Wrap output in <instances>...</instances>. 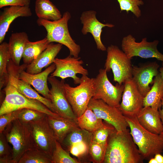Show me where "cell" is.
Returning <instances> with one entry per match:
<instances>
[{"instance_id":"obj_1","label":"cell","mask_w":163,"mask_h":163,"mask_svg":"<svg viewBox=\"0 0 163 163\" xmlns=\"http://www.w3.org/2000/svg\"><path fill=\"white\" fill-rule=\"evenodd\" d=\"M27 65H16L11 59L7 66L8 81L4 88L5 97L0 108V115L24 108L37 110L54 117H61L54 113L40 101L27 97L18 90L17 84L21 72L26 69Z\"/></svg>"},{"instance_id":"obj_2","label":"cell","mask_w":163,"mask_h":163,"mask_svg":"<svg viewBox=\"0 0 163 163\" xmlns=\"http://www.w3.org/2000/svg\"><path fill=\"white\" fill-rule=\"evenodd\" d=\"M144 159L128 129L110 134L104 163H142Z\"/></svg>"},{"instance_id":"obj_3","label":"cell","mask_w":163,"mask_h":163,"mask_svg":"<svg viewBox=\"0 0 163 163\" xmlns=\"http://www.w3.org/2000/svg\"><path fill=\"white\" fill-rule=\"evenodd\" d=\"M125 117L130 133L144 160H149L156 154L163 152V142L159 135L153 133L144 128L136 117Z\"/></svg>"},{"instance_id":"obj_4","label":"cell","mask_w":163,"mask_h":163,"mask_svg":"<svg viewBox=\"0 0 163 163\" xmlns=\"http://www.w3.org/2000/svg\"><path fill=\"white\" fill-rule=\"evenodd\" d=\"M6 127L3 133L12 146V163H18L23 155L27 151L37 149L28 123L22 122L17 119Z\"/></svg>"},{"instance_id":"obj_5","label":"cell","mask_w":163,"mask_h":163,"mask_svg":"<svg viewBox=\"0 0 163 163\" xmlns=\"http://www.w3.org/2000/svg\"><path fill=\"white\" fill-rule=\"evenodd\" d=\"M71 18L68 11L64 12L61 18L55 21L38 18V25L43 27L47 32L46 37L50 43L55 42L65 46L69 49L70 55L78 57L81 48L71 37L68 27V22Z\"/></svg>"},{"instance_id":"obj_6","label":"cell","mask_w":163,"mask_h":163,"mask_svg":"<svg viewBox=\"0 0 163 163\" xmlns=\"http://www.w3.org/2000/svg\"><path fill=\"white\" fill-rule=\"evenodd\" d=\"M94 79L82 75L80 84L75 87L64 84L66 95L77 118L88 108L89 101L94 95Z\"/></svg>"},{"instance_id":"obj_7","label":"cell","mask_w":163,"mask_h":163,"mask_svg":"<svg viewBox=\"0 0 163 163\" xmlns=\"http://www.w3.org/2000/svg\"><path fill=\"white\" fill-rule=\"evenodd\" d=\"M107 56L104 68L107 72L112 70L113 80L120 85L132 78L131 60L117 46L111 45L107 48Z\"/></svg>"},{"instance_id":"obj_8","label":"cell","mask_w":163,"mask_h":163,"mask_svg":"<svg viewBox=\"0 0 163 163\" xmlns=\"http://www.w3.org/2000/svg\"><path fill=\"white\" fill-rule=\"evenodd\" d=\"M105 69H100L94 79V99H101L108 104L118 107L124 89V84L113 85L109 80Z\"/></svg>"},{"instance_id":"obj_9","label":"cell","mask_w":163,"mask_h":163,"mask_svg":"<svg viewBox=\"0 0 163 163\" xmlns=\"http://www.w3.org/2000/svg\"><path fill=\"white\" fill-rule=\"evenodd\" d=\"M158 43L157 40L148 42L146 37L142 38L140 42H137L134 37L129 34L123 38L121 48L123 51L131 59L134 56H139L145 59L155 58L163 62V54L157 49Z\"/></svg>"},{"instance_id":"obj_10","label":"cell","mask_w":163,"mask_h":163,"mask_svg":"<svg viewBox=\"0 0 163 163\" xmlns=\"http://www.w3.org/2000/svg\"><path fill=\"white\" fill-rule=\"evenodd\" d=\"M88 107L98 118L112 126L117 131L125 130L129 127L125 116L118 107L110 106L101 99L93 98Z\"/></svg>"},{"instance_id":"obj_11","label":"cell","mask_w":163,"mask_h":163,"mask_svg":"<svg viewBox=\"0 0 163 163\" xmlns=\"http://www.w3.org/2000/svg\"><path fill=\"white\" fill-rule=\"evenodd\" d=\"M123 84L124 89L118 108L125 117H136L144 107V97L132 78L126 80Z\"/></svg>"},{"instance_id":"obj_12","label":"cell","mask_w":163,"mask_h":163,"mask_svg":"<svg viewBox=\"0 0 163 163\" xmlns=\"http://www.w3.org/2000/svg\"><path fill=\"white\" fill-rule=\"evenodd\" d=\"M48 80L51 85L50 89V99L56 113L63 117L77 123V117L66 95L64 80L59 81L55 77L50 76L48 77Z\"/></svg>"},{"instance_id":"obj_13","label":"cell","mask_w":163,"mask_h":163,"mask_svg":"<svg viewBox=\"0 0 163 163\" xmlns=\"http://www.w3.org/2000/svg\"><path fill=\"white\" fill-rule=\"evenodd\" d=\"M47 116L41 120L28 123L37 149L52 156L55 147L56 140L48 122Z\"/></svg>"},{"instance_id":"obj_14","label":"cell","mask_w":163,"mask_h":163,"mask_svg":"<svg viewBox=\"0 0 163 163\" xmlns=\"http://www.w3.org/2000/svg\"><path fill=\"white\" fill-rule=\"evenodd\" d=\"M83 63L80 57H75L70 55L64 59L56 58L53 62L56 69L50 76L60 77L64 80L71 78L75 84H79L81 78L77 76V74L88 75V70L82 65Z\"/></svg>"},{"instance_id":"obj_15","label":"cell","mask_w":163,"mask_h":163,"mask_svg":"<svg viewBox=\"0 0 163 163\" xmlns=\"http://www.w3.org/2000/svg\"><path fill=\"white\" fill-rule=\"evenodd\" d=\"M159 65L156 62H149L139 66H133L132 78L142 95L144 97L150 91L153 78L159 73Z\"/></svg>"},{"instance_id":"obj_16","label":"cell","mask_w":163,"mask_h":163,"mask_svg":"<svg viewBox=\"0 0 163 163\" xmlns=\"http://www.w3.org/2000/svg\"><path fill=\"white\" fill-rule=\"evenodd\" d=\"M96 12L93 10L83 12L80 18L83 27L81 31L84 35L91 33L96 43L97 48L99 50L105 51L107 48L103 43L101 39L102 29L105 27L111 28L114 25L109 23L104 24L100 22L96 17Z\"/></svg>"},{"instance_id":"obj_17","label":"cell","mask_w":163,"mask_h":163,"mask_svg":"<svg viewBox=\"0 0 163 163\" xmlns=\"http://www.w3.org/2000/svg\"><path fill=\"white\" fill-rule=\"evenodd\" d=\"M55 69L56 66L53 63L43 71L36 74H29L23 70L20 74L19 79L32 85L39 93L50 99V90L47 82L49 75Z\"/></svg>"},{"instance_id":"obj_18","label":"cell","mask_w":163,"mask_h":163,"mask_svg":"<svg viewBox=\"0 0 163 163\" xmlns=\"http://www.w3.org/2000/svg\"><path fill=\"white\" fill-rule=\"evenodd\" d=\"M62 45L59 43H50L47 48L30 64L27 65L26 71L30 74L41 72L42 69L53 63L56 57L62 49Z\"/></svg>"},{"instance_id":"obj_19","label":"cell","mask_w":163,"mask_h":163,"mask_svg":"<svg viewBox=\"0 0 163 163\" xmlns=\"http://www.w3.org/2000/svg\"><path fill=\"white\" fill-rule=\"evenodd\" d=\"M32 12L29 6H11L5 8L0 15V43L3 42L11 23L19 17H28Z\"/></svg>"},{"instance_id":"obj_20","label":"cell","mask_w":163,"mask_h":163,"mask_svg":"<svg viewBox=\"0 0 163 163\" xmlns=\"http://www.w3.org/2000/svg\"><path fill=\"white\" fill-rule=\"evenodd\" d=\"M136 118L140 125L149 131L157 135L163 131L158 110L149 106L144 107Z\"/></svg>"},{"instance_id":"obj_21","label":"cell","mask_w":163,"mask_h":163,"mask_svg":"<svg viewBox=\"0 0 163 163\" xmlns=\"http://www.w3.org/2000/svg\"><path fill=\"white\" fill-rule=\"evenodd\" d=\"M47 119L56 140L61 144L69 133L79 127L77 122L61 117H54L47 116Z\"/></svg>"},{"instance_id":"obj_22","label":"cell","mask_w":163,"mask_h":163,"mask_svg":"<svg viewBox=\"0 0 163 163\" xmlns=\"http://www.w3.org/2000/svg\"><path fill=\"white\" fill-rule=\"evenodd\" d=\"M29 41L25 32L13 33L11 35L8 43L11 59L16 66H20L25 47Z\"/></svg>"},{"instance_id":"obj_23","label":"cell","mask_w":163,"mask_h":163,"mask_svg":"<svg viewBox=\"0 0 163 163\" xmlns=\"http://www.w3.org/2000/svg\"><path fill=\"white\" fill-rule=\"evenodd\" d=\"M163 97V78L159 73L155 77L152 87L144 97L143 106H149L158 110L161 107Z\"/></svg>"},{"instance_id":"obj_24","label":"cell","mask_w":163,"mask_h":163,"mask_svg":"<svg viewBox=\"0 0 163 163\" xmlns=\"http://www.w3.org/2000/svg\"><path fill=\"white\" fill-rule=\"evenodd\" d=\"M35 10L38 18L55 21L62 17L60 11L50 0H36Z\"/></svg>"},{"instance_id":"obj_25","label":"cell","mask_w":163,"mask_h":163,"mask_svg":"<svg viewBox=\"0 0 163 163\" xmlns=\"http://www.w3.org/2000/svg\"><path fill=\"white\" fill-rule=\"evenodd\" d=\"M50 43L46 37L35 42L27 43L22 56L24 64L28 65L35 59Z\"/></svg>"},{"instance_id":"obj_26","label":"cell","mask_w":163,"mask_h":163,"mask_svg":"<svg viewBox=\"0 0 163 163\" xmlns=\"http://www.w3.org/2000/svg\"><path fill=\"white\" fill-rule=\"evenodd\" d=\"M77 123L80 128L92 133L105 124L102 119L98 118L93 111L88 107L77 118Z\"/></svg>"},{"instance_id":"obj_27","label":"cell","mask_w":163,"mask_h":163,"mask_svg":"<svg viewBox=\"0 0 163 163\" xmlns=\"http://www.w3.org/2000/svg\"><path fill=\"white\" fill-rule=\"evenodd\" d=\"M17 87L19 91L25 96L40 101L52 111L57 113L51 100L40 95L37 91L31 88L29 84L19 79Z\"/></svg>"},{"instance_id":"obj_28","label":"cell","mask_w":163,"mask_h":163,"mask_svg":"<svg viewBox=\"0 0 163 163\" xmlns=\"http://www.w3.org/2000/svg\"><path fill=\"white\" fill-rule=\"evenodd\" d=\"M11 59L8 43L5 42L0 45V91L7 84L8 81V74L7 66Z\"/></svg>"},{"instance_id":"obj_29","label":"cell","mask_w":163,"mask_h":163,"mask_svg":"<svg viewBox=\"0 0 163 163\" xmlns=\"http://www.w3.org/2000/svg\"><path fill=\"white\" fill-rule=\"evenodd\" d=\"M92 133L79 127L72 131L66 137L62 144L68 149L72 145L82 142L90 143Z\"/></svg>"},{"instance_id":"obj_30","label":"cell","mask_w":163,"mask_h":163,"mask_svg":"<svg viewBox=\"0 0 163 163\" xmlns=\"http://www.w3.org/2000/svg\"><path fill=\"white\" fill-rule=\"evenodd\" d=\"M18 163H51V156L41 150L34 149L26 152Z\"/></svg>"},{"instance_id":"obj_31","label":"cell","mask_w":163,"mask_h":163,"mask_svg":"<svg viewBox=\"0 0 163 163\" xmlns=\"http://www.w3.org/2000/svg\"><path fill=\"white\" fill-rule=\"evenodd\" d=\"M79 161L72 158L62 147L57 140L55 149L51 156V163H78Z\"/></svg>"},{"instance_id":"obj_32","label":"cell","mask_w":163,"mask_h":163,"mask_svg":"<svg viewBox=\"0 0 163 163\" xmlns=\"http://www.w3.org/2000/svg\"><path fill=\"white\" fill-rule=\"evenodd\" d=\"M107 145L96 142L91 139L88 149L92 161L95 163H103L106 151Z\"/></svg>"},{"instance_id":"obj_33","label":"cell","mask_w":163,"mask_h":163,"mask_svg":"<svg viewBox=\"0 0 163 163\" xmlns=\"http://www.w3.org/2000/svg\"><path fill=\"white\" fill-rule=\"evenodd\" d=\"M3 133H0V163H12L13 149Z\"/></svg>"},{"instance_id":"obj_34","label":"cell","mask_w":163,"mask_h":163,"mask_svg":"<svg viewBox=\"0 0 163 163\" xmlns=\"http://www.w3.org/2000/svg\"><path fill=\"white\" fill-rule=\"evenodd\" d=\"M48 116L41 111L30 108L21 109L18 119L22 122L28 123L41 120Z\"/></svg>"},{"instance_id":"obj_35","label":"cell","mask_w":163,"mask_h":163,"mask_svg":"<svg viewBox=\"0 0 163 163\" xmlns=\"http://www.w3.org/2000/svg\"><path fill=\"white\" fill-rule=\"evenodd\" d=\"M100 129L92 133L91 140L98 143L107 145L108 137L115 129L112 126L106 123Z\"/></svg>"},{"instance_id":"obj_36","label":"cell","mask_w":163,"mask_h":163,"mask_svg":"<svg viewBox=\"0 0 163 163\" xmlns=\"http://www.w3.org/2000/svg\"><path fill=\"white\" fill-rule=\"evenodd\" d=\"M121 11H126L127 13L131 11L137 18L141 15V11L139 6L143 4L142 0H117Z\"/></svg>"},{"instance_id":"obj_37","label":"cell","mask_w":163,"mask_h":163,"mask_svg":"<svg viewBox=\"0 0 163 163\" xmlns=\"http://www.w3.org/2000/svg\"><path fill=\"white\" fill-rule=\"evenodd\" d=\"M21 109L0 115V133H2L9 123L18 118Z\"/></svg>"},{"instance_id":"obj_38","label":"cell","mask_w":163,"mask_h":163,"mask_svg":"<svg viewBox=\"0 0 163 163\" xmlns=\"http://www.w3.org/2000/svg\"><path fill=\"white\" fill-rule=\"evenodd\" d=\"M89 144V143L82 142L72 145L68 149L72 155L79 157L88 153Z\"/></svg>"},{"instance_id":"obj_39","label":"cell","mask_w":163,"mask_h":163,"mask_svg":"<svg viewBox=\"0 0 163 163\" xmlns=\"http://www.w3.org/2000/svg\"><path fill=\"white\" fill-rule=\"evenodd\" d=\"M30 0H0V8L6 6H29Z\"/></svg>"},{"instance_id":"obj_40","label":"cell","mask_w":163,"mask_h":163,"mask_svg":"<svg viewBox=\"0 0 163 163\" xmlns=\"http://www.w3.org/2000/svg\"><path fill=\"white\" fill-rule=\"evenodd\" d=\"M154 157L158 163H163V156L161 154V153L156 154Z\"/></svg>"},{"instance_id":"obj_41","label":"cell","mask_w":163,"mask_h":163,"mask_svg":"<svg viewBox=\"0 0 163 163\" xmlns=\"http://www.w3.org/2000/svg\"><path fill=\"white\" fill-rule=\"evenodd\" d=\"M161 108H159L158 109V111L160 114V117L163 125V97L161 100Z\"/></svg>"},{"instance_id":"obj_42","label":"cell","mask_w":163,"mask_h":163,"mask_svg":"<svg viewBox=\"0 0 163 163\" xmlns=\"http://www.w3.org/2000/svg\"><path fill=\"white\" fill-rule=\"evenodd\" d=\"M159 71L160 75L163 78V62H162L161 66L160 67Z\"/></svg>"},{"instance_id":"obj_43","label":"cell","mask_w":163,"mask_h":163,"mask_svg":"<svg viewBox=\"0 0 163 163\" xmlns=\"http://www.w3.org/2000/svg\"><path fill=\"white\" fill-rule=\"evenodd\" d=\"M149 163H158L154 157L152 158L149 160Z\"/></svg>"},{"instance_id":"obj_44","label":"cell","mask_w":163,"mask_h":163,"mask_svg":"<svg viewBox=\"0 0 163 163\" xmlns=\"http://www.w3.org/2000/svg\"><path fill=\"white\" fill-rule=\"evenodd\" d=\"M161 139L163 142V131L159 135Z\"/></svg>"}]
</instances>
